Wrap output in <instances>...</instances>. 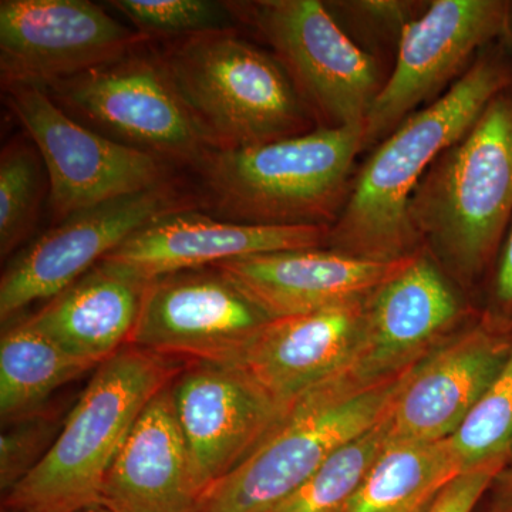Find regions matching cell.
Masks as SVG:
<instances>
[{"label":"cell","mask_w":512,"mask_h":512,"mask_svg":"<svg viewBox=\"0 0 512 512\" xmlns=\"http://www.w3.org/2000/svg\"><path fill=\"white\" fill-rule=\"evenodd\" d=\"M510 83L503 60L481 55L439 99L380 141L356 171L326 248L373 262L402 261L423 249L409 220L417 185Z\"/></svg>","instance_id":"cell-1"},{"label":"cell","mask_w":512,"mask_h":512,"mask_svg":"<svg viewBox=\"0 0 512 512\" xmlns=\"http://www.w3.org/2000/svg\"><path fill=\"white\" fill-rule=\"evenodd\" d=\"M409 220L421 248L468 296L484 284L512 221V94L431 164Z\"/></svg>","instance_id":"cell-2"},{"label":"cell","mask_w":512,"mask_h":512,"mask_svg":"<svg viewBox=\"0 0 512 512\" xmlns=\"http://www.w3.org/2000/svg\"><path fill=\"white\" fill-rule=\"evenodd\" d=\"M183 370L128 345L97 367L46 456L3 495L13 512H77L100 503L104 480L148 403Z\"/></svg>","instance_id":"cell-3"},{"label":"cell","mask_w":512,"mask_h":512,"mask_svg":"<svg viewBox=\"0 0 512 512\" xmlns=\"http://www.w3.org/2000/svg\"><path fill=\"white\" fill-rule=\"evenodd\" d=\"M365 126L315 128L237 150L211 151L198 167L229 221L332 227L348 200Z\"/></svg>","instance_id":"cell-4"},{"label":"cell","mask_w":512,"mask_h":512,"mask_svg":"<svg viewBox=\"0 0 512 512\" xmlns=\"http://www.w3.org/2000/svg\"><path fill=\"white\" fill-rule=\"evenodd\" d=\"M416 367L379 380L339 372L303 394L241 464L201 495L197 512L274 511L338 448L389 416Z\"/></svg>","instance_id":"cell-5"},{"label":"cell","mask_w":512,"mask_h":512,"mask_svg":"<svg viewBox=\"0 0 512 512\" xmlns=\"http://www.w3.org/2000/svg\"><path fill=\"white\" fill-rule=\"evenodd\" d=\"M158 55L212 150L258 146L318 128L278 60L234 30L171 40Z\"/></svg>","instance_id":"cell-6"},{"label":"cell","mask_w":512,"mask_h":512,"mask_svg":"<svg viewBox=\"0 0 512 512\" xmlns=\"http://www.w3.org/2000/svg\"><path fill=\"white\" fill-rule=\"evenodd\" d=\"M272 50L318 128L365 126L382 87L379 64L362 49L325 2H225Z\"/></svg>","instance_id":"cell-7"},{"label":"cell","mask_w":512,"mask_h":512,"mask_svg":"<svg viewBox=\"0 0 512 512\" xmlns=\"http://www.w3.org/2000/svg\"><path fill=\"white\" fill-rule=\"evenodd\" d=\"M45 89L57 104L109 131L120 143L168 164L198 168L214 151L160 55H141L137 49Z\"/></svg>","instance_id":"cell-8"},{"label":"cell","mask_w":512,"mask_h":512,"mask_svg":"<svg viewBox=\"0 0 512 512\" xmlns=\"http://www.w3.org/2000/svg\"><path fill=\"white\" fill-rule=\"evenodd\" d=\"M6 103L42 156L55 222L170 181L167 161L90 130L36 84H2Z\"/></svg>","instance_id":"cell-9"},{"label":"cell","mask_w":512,"mask_h":512,"mask_svg":"<svg viewBox=\"0 0 512 512\" xmlns=\"http://www.w3.org/2000/svg\"><path fill=\"white\" fill-rule=\"evenodd\" d=\"M510 12L511 3L504 0L430 2L403 30L393 72L365 121V150L456 83L478 50L507 32Z\"/></svg>","instance_id":"cell-10"},{"label":"cell","mask_w":512,"mask_h":512,"mask_svg":"<svg viewBox=\"0 0 512 512\" xmlns=\"http://www.w3.org/2000/svg\"><path fill=\"white\" fill-rule=\"evenodd\" d=\"M195 208L171 181L74 212L19 252L0 281L3 325L36 301L55 298L138 229L168 212Z\"/></svg>","instance_id":"cell-11"},{"label":"cell","mask_w":512,"mask_h":512,"mask_svg":"<svg viewBox=\"0 0 512 512\" xmlns=\"http://www.w3.org/2000/svg\"><path fill=\"white\" fill-rule=\"evenodd\" d=\"M271 318L218 266L151 279L130 345L191 362L242 363Z\"/></svg>","instance_id":"cell-12"},{"label":"cell","mask_w":512,"mask_h":512,"mask_svg":"<svg viewBox=\"0 0 512 512\" xmlns=\"http://www.w3.org/2000/svg\"><path fill=\"white\" fill-rule=\"evenodd\" d=\"M473 299L424 249L367 298L365 326L342 372L359 380L400 375L476 318Z\"/></svg>","instance_id":"cell-13"},{"label":"cell","mask_w":512,"mask_h":512,"mask_svg":"<svg viewBox=\"0 0 512 512\" xmlns=\"http://www.w3.org/2000/svg\"><path fill=\"white\" fill-rule=\"evenodd\" d=\"M170 392L200 498L289 412L242 363L191 362L171 382Z\"/></svg>","instance_id":"cell-14"},{"label":"cell","mask_w":512,"mask_h":512,"mask_svg":"<svg viewBox=\"0 0 512 512\" xmlns=\"http://www.w3.org/2000/svg\"><path fill=\"white\" fill-rule=\"evenodd\" d=\"M89 0H2V84L45 87L130 55L147 42Z\"/></svg>","instance_id":"cell-15"},{"label":"cell","mask_w":512,"mask_h":512,"mask_svg":"<svg viewBox=\"0 0 512 512\" xmlns=\"http://www.w3.org/2000/svg\"><path fill=\"white\" fill-rule=\"evenodd\" d=\"M512 336L476 316L423 360L390 412L393 439H450L511 355Z\"/></svg>","instance_id":"cell-16"},{"label":"cell","mask_w":512,"mask_h":512,"mask_svg":"<svg viewBox=\"0 0 512 512\" xmlns=\"http://www.w3.org/2000/svg\"><path fill=\"white\" fill-rule=\"evenodd\" d=\"M330 227H268L215 220L195 208L168 212L138 229L107 258L148 279L272 252L326 248Z\"/></svg>","instance_id":"cell-17"},{"label":"cell","mask_w":512,"mask_h":512,"mask_svg":"<svg viewBox=\"0 0 512 512\" xmlns=\"http://www.w3.org/2000/svg\"><path fill=\"white\" fill-rule=\"evenodd\" d=\"M416 255L373 262L313 248L247 256L217 266L269 318L281 319L365 299L403 272Z\"/></svg>","instance_id":"cell-18"},{"label":"cell","mask_w":512,"mask_h":512,"mask_svg":"<svg viewBox=\"0 0 512 512\" xmlns=\"http://www.w3.org/2000/svg\"><path fill=\"white\" fill-rule=\"evenodd\" d=\"M367 298L272 319L242 365L276 403L291 409L303 394L346 369L362 338Z\"/></svg>","instance_id":"cell-19"},{"label":"cell","mask_w":512,"mask_h":512,"mask_svg":"<svg viewBox=\"0 0 512 512\" xmlns=\"http://www.w3.org/2000/svg\"><path fill=\"white\" fill-rule=\"evenodd\" d=\"M170 384L147 404L111 464L100 503L113 511L197 512L200 493Z\"/></svg>","instance_id":"cell-20"},{"label":"cell","mask_w":512,"mask_h":512,"mask_svg":"<svg viewBox=\"0 0 512 512\" xmlns=\"http://www.w3.org/2000/svg\"><path fill=\"white\" fill-rule=\"evenodd\" d=\"M151 279L103 259L28 318L76 359L99 367L130 345Z\"/></svg>","instance_id":"cell-21"},{"label":"cell","mask_w":512,"mask_h":512,"mask_svg":"<svg viewBox=\"0 0 512 512\" xmlns=\"http://www.w3.org/2000/svg\"><path fill=\"white\" fill-rule=\"evenodd\" d=\"M464 470L450 439H393L339 512H426Z\"/></svg>","instance_id":"cell-22"},{"label":"cell","mask_w":512,"mask_h":512,"mask_svg":"<svg viewBox=\"0 0 512 512\" xmlns=\"http://www.w3.org/2000/svg\"><path fill=\"white\" fill-rule=\"evenodd\" d=\"M97 367L64 352L28 319L0 339V417L2 426L42 412L60 387Z\"/></svg>","instance_id":"cell-23"},{"label":"cell","mask_w":512,"mask_h":512,"mask_svg":"<svg viewBox=\"0 0 512 512\" xmlns=\"http://www.w3.org/2000/svg\"><path fill=\"white\" fill-rule=\"evenodd\" d=\"M392 440L389 414L338 448L295 494L271 512H339Z\"/></svg>","instance_id":"cell-24"},{"label":"cell","mask_w":512,"mask_h":512,"mask_svg":"<svg viewBox=\"0 0 512 512\" xmlns=\"http://www.w3.org/2000/svg\"><path fill=\"white\" fill-rule=\"evenodd\" d=\"M49 175L32 140L15 138L0 154V255L28 241L49 194Z\"/></svg>","instance_id":"cell-25"},{"label":"cell","mask_w":512,"mask_h":512,"mask_svg":"<svg viewBox=\"0 0 512 512\" xmlns=\"http://www.w3.org/2000/svg\"><path fill=\"white\" fill-rule=\"evenodd\" d=\"M450 440L464 468L495 458L512 461V350L501 372Z\"/></svg>","instance_id":"cell-26"},{"label":"cell","mask_w":512,"mask_h":512,"mask_svg":"<svg viewBox=\"0 0 512 512\" xmlns=\"http://www.w3.org/2000/svg\"><path fill=\"white\" fill-rule=\"evenodd\" d=\"M109 5L148 40L183 39L224 29L232 18L225 2L210 0H113Z\"/></svg>","instance_id":"cell-27"},{"label":"cell","mask_w":512,"mask_h":512,"mask_svg":"<svg viewBox=\"0 0 512 512\" xmlns=\"http://www.w3.org/2000/svg\"><path fill=\"white\" fill-rule=\"evenodd\" d=\"M60 429L42 412L3 426L0 436V490L8 494L40 463Z\"/></svg>","instance_id":"cell-28"},{"label":"cell","mask_w":512,"mask_h":512,"mask_svg":"<svg viewBox=\"0 0 512 512\" xmlns=\"http://www.w3.org/2000/svg\"><path fill=\"white\" fill-rule=\"evenodd\" d=\"M420 3L410 0H343L326 2L332 15L349 20L350 25L362 30L375 39H394L399 45L404 28L420 16L417 6Z\"/></svg>","instance_id":"cell-29"},{"label":"cell","mask_w":512,"mask_h":512,"mask_svg":"<svg viewBox=\"0 0 512 512\" xmlns=\"http://www.w3.org/2000/svg\"><path fill=\"white\" fill-rule=\"evenodd\" d=\"M483 288L478 316L491 329L512 336V221Z\"/></svg>","instance_id":"cell-30"},{"label":"cell","mask_w":512,"mask_h":512,"mask_svg":"<svg viewBox=\"0 0 512 512\" xmlns=\"http://www.w3.org/2000/svg\"><path fill=\"white\" fill-rule=\"evenodd\" d=\"M510 464V458H495L466 468L443 488L426 512H473L498 474Z\"/></svg>","instance_id":"cell-31"},{"label":"cell","mask_w":512,"mask_h":512,"mask_svg":"<svg viewBox=\"0 0 512 512\" xmlns=\"http://www.w3.org/2000/svg\"><path fill=\"white\" fill-rule=\"evenodd\" d=\"M491 512H512V464L491 485Z\"/></svg>","instance_id":"cell-32"},{"label":"cell","mask_w":512,"mask_h":512,"mask_svg":"<svg viewBox=\"0 0 512 512\" xmlns=\"http://www.w3.org/2000/svg\"><path fill=\"white\" fill-rule=\"evenodd\" d=\"M77 512H116L111 510V508L107 507V505L97 503L93 505H89V507H84L82 510Z\"/></svg>","instance_id":"cell-33"},{"label":"cell","mask_w":512,"mask_h":512,"mask_svg":"<svg viewBox=\"0 0 512 512\" xmlns=\"http://www.w3.org/2000/svg\"><path fill=\"white\" fill-rule=\"evenodd\" d=\"M2 512H13V511L5 510V508H2Z\"/></svg>","instance_id":"cell-34"}]
</instances>
